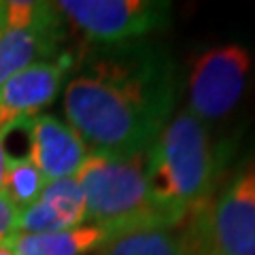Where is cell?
Segmentation results:
<instances>
[{"label":"cell","mask_w":255,"mask_h":255,"mask_svg":"<svg viewBox=\"0 0 255 255\" xmlns=\"http://www.w3.org/2000/svg\"><path fill=\"white\" fill-rule=\"evenodd\" d=\"M64 87L68 126L92 151H147L174 115L181 92L177 64L149 38L90 45Z\"/></svg>","instance_id":"cell-1"},{"label":"cell","mask_w":255,"mask_h":255,"mask_svg":"<svg viewBox=\"0 0 255 255\" xmlns=\"http://www.w3.org/2000/svg\"><path fill=\"white\" fill-rule=\"evenodd\" d=\"M223 155L206 124L187 109L172 119L147 149V183L157 209L172 228L183 226L213 198Z\"/></svg>","instance_id":"cell-2"},{"label":"cell","mask_w":255,"mask_h":255,"mask_svg":"<svg viewBox=\"0 0 255 255\" xmlns=\"http://www.w3.org/2000/svg\"><path fill=\"white\" fill-rule=\"evenodd\" d=\"M85 194L87 219L109 236L138 228L168 226L147 183V151L115 155L92 151L77 177Z\"/></svg>","instance_id":"cell-3"},{"label":"cell","mask_w":255,"mask_h":255,"mask_svg":"<svg viewBox=\"0 0 255 255\" xmlns=\"http://www.w3.org/2000/svg\"><path fill=\"white\" fill-rule=\"evenodd\" d=\"M181 232L189 255H255V164L241 166Z\"/></svg>","instance_id":"cell-4"},{"label":"cell","mask_w":255,"mask_h":255,"mask_svg":"<svg viewBox=\"0 0 255 255\" xmlns=\"http://www.w3.org/2000/svg\"><path fill=\"white\" fill-rule=\"evenodd\" d=\"M55 6L90 45L140 41L170 21L166 0H62Z\"/></svg>","instance_id":"cell-5"},{"label":"cell","mask_w":255,"mask_h":255,"mask_svg":"<svg viewBox=\"0 0 255 255\" xmlns=\"http://www.w3.org/2000/svg\"><path fill=\"white\" fill-rule=\"evenodd\" d=\"M251 70L245 45L226 43L196 55L189 70L187 111L200 122H217L241 102Z\"/></svg>","instance_id":"cell-6"},{"label":"cell","mask_w":255,"mask_h":255,"mask_svg":"<svg viewBox=\"0 0 255 255\" xmlns=\"http://www.w3.org/2000/svg\"><path fill=\"white\" fill-rule=\"evenodd\" d=\"M73 66V53L62 51L55 60L32 64L0 85V134H9L41 115L55 100Z\"/></svg>","instance_id":"cell-7"},{"label":"cell","mask_w":255,"mask_h":255,"mask_svg":"<svg viewBox=\"0 0 255 255\" xmlns=\"http://www.w3.org/2000/svg\"><path fill=\"white\" fill-rule=\"evenodd\" d=\"M64 15L55 2H47L41 17L28 26H6L0 34V85L38 60H55L62 53Z\"/></svg>","instance_id":"cell-8"},{"label":"cell","mask_w":255,"mask_h":255,"mask_svg":"<svg viewBox=\"0 0 255 255\" xmlns=\"http://www.w3.org/2000/svg\"><path fill=\"white\" fill-rule=\"evenodd\" d=\"M21 128H26L30 140L28 159L41 170L47 183L77 177L90 151L73 128L47 113L21 124Z\"/></svg>","instance_id":"cell-9"},{"label":"cell","mask_w":255,"mask_h":255,"mask_svg":"<svg viewBox=\"0 0 255 255\" xmlns=\"http://www.w3.org/2000/svg\"><path fill=\"white\" fill-rule=\"evenodd\" d=\"M87 206L79 181L68 177L51 181L30 206L17 213V234H53L85 226Z\"/></svg>","instance_id":"cell-10"},{"label":"cell","mask_w":255,"mask_h":255,"mask_svg":"<svg viewBox=\"0 0 255 255\" xmlns=\"http://www.w3.org/2000/svg\"><path fill=\"white\" fill-rule=\"evenodd\" d=\"M9 245L15 255H87L107 241L96 226H81L53 234H11Z\"/></svg>","instance_id":"cell-11"},{"label":"cell","mask_w":255,"mask_h":255,"mask_svg":"<svg viewBox=\"0 0 255 255\" xmlns=\"http://www.w3.org/2000/svg\"><path fill=\"white\" fill-rule=\"evenodd\" d=\"M96 255H189V249L181 230L151 226L109 236Z\"/></svg>","instance_id":"cell-12"},{"label":"cell","mask_w":255,"mask_h":255,"mask_svg":"<svg viewBox=\"0 0 255 255\" xmlns=\"http://www.w3.org/2000/svg\"><path fill=\"white\" fill-rule=\"evenodd\" d=\"M45 185L47 181L41 174V170L28 157H17V159H9L0 194L9 198V202L19 213L41 196Z\"/></svg>","instance_id":"cell-13"},{"label":"cell","mask_w":255,"mask_h":255,"mask_svg":"<svg viewBox=\"0 0 255 255\" xmlns=\"http://www.w3.org/2000/svg\"><path fill=\"white\" fill-rule=\"evenodd\" d=\"M15 221H17V209L4 194H0V243L15 234Z\"/></svg>","instance_id":"cell-14"},{"label":"cell","mask_w":255,"mask_h":255,"mask_svg":"<svg viewBox=\"0 0 255 255\" xmlns=\"http://www.w3.org/2000/svg\"><path fill=\"white\" fill-rule=\"evenodd\" d=\"M4 138H6V134H0V189H2L6 166H9V155H6V149H4Z\"/></svg>","instance_id":"cell-15"},{"label":"cell","mask_w":255,"mask_h":255,"mask_svg":"<svg viewBox=\"0 0 255 255\" xmlns=\"http://www.w3.org/2000/svg\"><path fill=\"white\" fill-rule=\"evenodd\" d=\"M0 255H15L13 249H11V245H9V241H2V243H0Z\"/></svg>","instance_id":"cell-16"}]
</instances>
